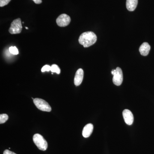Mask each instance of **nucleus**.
Returning a JSON list of instances; mask_svg holds the SVG:
<instances>
[{"instance_id": "1", "label": "nucleus", "mask_w": 154, "mask_h": 154, "mask_svg": "<svg viewBox=\"0 0 154 154\" xmlns=\"http://www.w3.org/2000/svg\"><path fill=\"white\" fill-rule=\"evenodd\" d=\"M97 38L96 34L94 32L88 31L80 35L79 41L80 44L83 45L84 47L88 48L95 44L97 41Z\"/></svg>"}, {"instance_id": "2", "label": "nucleus", "mask_w": 154, "mask_h": 154, "mask_svg": "<svg viewBox=\"0 0 154 154\" xmlns=\"http://www.w3.org/2000/svg\"><path fill=\"white\" fill-rule=\"evenodd\" d=\"M33 141L39 150L45 151L47 149L48 143L42 136L36 134L33 136Z\"/></svg>"}, {"instance_id": "3", "label": "nucleus", "mask_w": 154, "mask_h": 154, "mask_svg": "<svg viewBox=\"0 0 154 154\" xmlns=\"http://www.w3.org/2000/svg\"><path fill=\"white\" fill-rule=\"evenodd\" d=\"M111 74L113 75V84L116 86H120L123 82V73L121 69L118 67L116 69L112 70Z\"/></svg>"}, {"instance_id": "4", "label": "nucleus", "mask_w": 154, "mask_h": 154, "mask_svg": "<svg viewBox=\"0 0 154 154\" xmlns=\"http://www.w3.org/2000/svg\"><path fill=\"white\" fill-rule=\"evenodd\" d=\"M33 103L39 110L43 111L50 112L51 108L49 104L43 99L36 98L33 99Z\"/></svg>"}, {"instance_id": "5", "label": "nucleus", "mask_w": 154, "mask_h": 154, "mask_svg": "<svg viewBox=\"0 0 154 154\" xmlns=\"http://www.w3.org/2000/svg\"><path fill=\"white\" fill-rule=\"evenodd\" d=\"M22 24L20 18L15 19L11 23L9 31L11 34H19L22 32Z\"/></svg>"}, {"instance_id": "6", "label": "nucleus", "mask_w": 154, "mask_h": 154, "mask_svg": "<svg viewBox=\"0 0 154 154\" xmlns=\"http://www.w3.org/2000/svg\"><path fill=\"white\" fill-rule=\"evenodd\" d=\"M71 22V18L66 14H62L56 19V23L60 27H64L68 25Z\"/></svg>"}, {"instance_id": "7", "label": "nucleus", "mask_w": 154, "mask_h": 154, "mask_svg": "<svg viewBox=\"0 0 154 154\" xmlns=\"http://www.w3.org/2000/svg\"><path fill=\"white\" fill-rule=\"evenodd\" d=\"M125 122L128 125H131L133 123L134 116L132 112L128 109H125L122 112Z\"/></svg>"}, {"instance_id": "8", "label": "nucleus", "mask_w": 154, "mask_h": 154, "mask_svg": "<svg viewBox=\"0 0 154 154\" xmlns=\"http://www.w3.org/2000/svg\"><path fill=\"white\" fill-rule=\"evenodd\" d=\"M84 71L82 69H79L77 71L74 78V84L76 86H79L82 82L84 78Z\"/></svg>"}, {"instance_id": "9", "label": "nucleus", "mask_w": 154, "mask_h": 154, "mask_svg": "<svg viewBox=\"0 0 154 154\" xmlns=\"http://www.w3.org/2000/svg\"><path fill=\"white\" fill-rule=\"evenodd\" d=\"M93 130H94V125L93 124L91 123L87 124L83 128V136L85 138L89 137L92 134Z\"/></svg>"}, {"instance_id": "10", "label": "nucleus", "mask_w": 154, "mask_h": 154, "mask_svg": "<svg viewBox=\"0 0 154 154\" xmlns=\"http://www.w3.org/2000/svg\"><path fill=\"white\" fill-rule=\"evenodd\" d=\"M150 48V46L148 43L144 42L140 45L139 48V51L142 55L146 56L149 54Z\"/></svg>"}, {"instance_id": "11", "label": "nucleus", "mask_w": 154, "mask_h": 154, "mask_svg": "<svg viewBox=\"0 0 154 154\" xmlns=\"http://www.w3.org/2000/svg\"><path fill=\"white\" fill-rule=\"evenodd\" d=\"M138 0H126V6L129 11H134L137 7Z\"/></svg>"}, {"instance_id": "12", "label": "nucleus", "mask_w": 154, "mask_h": 154, "mask_svg": "<svg viewBox=\"0 0 154 154\" xmlns=\"http://www.w3.org/2000/svg\"><path fill=\"white\" fill-rule=\"evenodd\" d=\"M51 71L52 73H56L57 74H59L60 73V69L57 65L53 64L51 66Z\"/></svg>"}, {"instance_id": "13", "label": "nucleus", "mask_w": 154, "mask_h": 154, "mask_svg": "<svg viewBox=\"0 0 154 154\" xmlns=\"http://www.w3.org/2000/svg\"><path fill=\"white\" fill-rule=\"evenodd\" d=\"M8 116L6 114H2L0 115V123L3 124L5 123L8 119Z\"/></svg>"}, {"instance_id": "14", "label": "nucleus", "mask_w": 154, "mask_h": 154, "mask_svg": "<svg viewBox=\"0 0 154 154\" xmlns=\"http://www.w3.org/2000/svg\"><path fill=\"white\" fill-rule=\"evenodd\" d=\"M9 52L12 54H14V55H17L19 53L18 48L16 46H14V47L11 46V47L9 48Z\"/></svg>"}, {"instance_id": "15", "label": "nucleus", "mask_w": 154, "mask_h": 154, "mask_svg": "<svg viewBox=\"0 0 154 154\" xmlns=\"http://www.w3.org/2000/svg\"><path fill=\"white\" fill-rule=\"evenodd\" d=\"M11 1V0H0V7H3L7 5Z\"/></svg>"}, {"instance_id": "16", "label": "nucleus", "mask_w": 154, "mask_h": 154, "mask_svg": "<svg viewBox=\"0 0 154 154\" xmlns=\"http://www.w3.org/2000/svg\"><path fill=\"white\" fill-rule=\"evenodd\" d=\"M51 71V66L48 65H46L44 66L42 68L41 71L43 72H49Z\"/></svg>"}, {"instance_id": "17", "label": "nucleus", "mask_w": 154, "mask_h": 154, "mask_svg": "<svg viewBox=\"0 0 154 154\" xmlns=\"http://www.w3.org/2000/svg\"><path fill=\"white\" fill-rule=\"evenodd\" d=\"M3 154H17L14 152H11V151L9 150H5Z\"/></svg>"}, {"instance_id": "18", "label": "nucleus", "mask_w": 154, "mask_h": 154, "mask_svg": "<svg viewBox=\"0 0 154 154\" xmlns=\"http://www.w3.org/2000/svg\"><path fill=\"white\" fill-rule=\"evenodd\" d=\"M33 1L36 4H40L42 2V0H33Z\"/></svg>"}, {"instance_id": "19", "label": "nucleus", "mask_w": 154, "mask_h": 154, "mask_svg": "<svg viewBox=\"0 0 154 154\" xmlns=\"http://www.w3.org/2000/svg\"><path fill=\"white\" fill-rule=\"evenodd\" d=\"M25 28H26V29H28V28H27V27H25Z\"/></svg>"}]
</instances>
